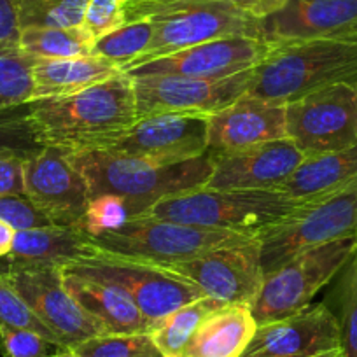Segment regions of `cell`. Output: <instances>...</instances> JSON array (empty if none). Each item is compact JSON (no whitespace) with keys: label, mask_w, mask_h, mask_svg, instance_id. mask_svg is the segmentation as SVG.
I'll list each match as a JSON object with an SVG mask.
<instances>
[{"label":"cell","mask_w":357,"mask_h":357,"mask_svg":"<svg viewBox=\"0 0 357 357\" xmlns=\"http://www.w3.org/2000/svg\"><path fill=\"white\" fill-rule=\"evenodd\" d=\"M37 142L67 154L105 151L137 121L132 79L126 74L67 97L29 102Z\"/></svg>","instance_id":"cell-1"},{"label":"cell","mask_w":357,"mask_h":357,"mask_svg":"<svg viewBox=\"0 0 357 357\" xmlns=\"http://www.w3.org/2000/svg\"><path fill=\"white\" fill-rule=\"evenodd\" d=\"M88 183L91 198L116 195L126 200L132 218L144 214L163 198L197 190L207 184L214 168V154L177 163L146 160L112 151L68 154Z\"/></svg>","instance_id":"cell-2"},{"label":"cell","mask_w":357,"mask_h":357,"mask_svg":"<svg viewBox=\"0 0 357 357\" xmlns=\"http://www.w3.org/2000/svg\"><path fill=\"white\" fill-rule=\"evenodd\" d=\"M335 84L357 88V36L270 43L247 93L287 104Z\"/></svg>","instance_id":"cell-3"},{"label":"cell","mask_w":357,"mask_h":357,"mask_svg":"<svg viewBox=\"0 0 357 357\" xmlns=\"http://www.w3.org/2000/svg\"><path fill=\"white\" fill-rule=\"evenodd\" d=\"M137 20L154 25L149 51L139 61L222 37H263V22L235 0H126V23Z\"/></svg>","instance_id":"cell-4"},{"label":"cell","mask_w":357,"mask_h":357,"mask_svg":"<svg viewBox=\"0 0 357 357\" xmlns=\"http://www.w3.org/2000/svg\"><path fill=\"white\" fill-rule=\"evenodd\" d=\"M279 191L197 188L156 202L140 215L256 236L300 205Z\"/></svg>","instance_id":"cell-5"},{"label":"cell","mask_w":357,"mask_h":357,"mask_svg":"<svg viewBox=\"0 0 357 357\" xmlns=\"http://www.w3.org/2000/svg\"><path fill=\"white\" fill-rule=\"evenodd\" d=\"M61 270L121 287L147 319L149 328L177 308L205 296L186 277L172 272L167 266L104 252L95 247L91 252L72 261Z\"/></svg>","instance_id":"cell-6"},{"label":"cell","mask_w":357,"mask_h":357,"mask_svg":"<svg viewBox=\"0 0 357 357\" xmlns=\"http://www.w3.org/2000/svg\"><path fill=\"white\" fill-rule=\"evenodd\" d=\"M357 249V236L314 247L264 275L250 312L257 326L291 317L312 305L315 294L342 272Z\"/></svg>","instance_id":"cell-7"},{"label":"cell","mask_w":357,"mask_h":357,"mask_svg":"<svg viewBox=\"0 0 357 357\" xmlns=\"http://www.w3.org/2000/svg\"><path fill=\"white\" fill-rule=\"evenodd\" d=\"M357 236V183L340 193L300 205L257 235L264 275L314 247Z\"/></svg>","instance_id":"cell-8"},{"label":"cell","mask_w":357,"mask_h":357,"mask_svg":"<svg viewBox=\"0 0 357 357\" xmlns=\"http://www.w3.org/2000/svg\"><path fill=\"white\" fill-rule=\"evenodd\" d=\"M89 238L95 249L104 252L167 266L191 259L215 247L242 243L254 240L256 236L226 229L202 228L151 215H135L119 228Z\"/></svg>","instance_id":"cell-9"},{"label":"cell","mask_w":357,"mask_h":357,"mask_svg":"<svg viewBox=\"0 0 357 357\" xmlns=\"http://www.w3.org/2000/svg\"><path fill=\"white\" fill-rule=\"evenodd\" d=\"M286 137L303 158L357 144V88L335 84L286 104Z\"/></svg>","instance_id":"cell-10"},{"label":"cell","mask_w":357,"mask_h":357,"mask_svg":"<svg viewBox=\"0 0 357 357\" xmlns=\"http://www.w3.org/2000/svg\"><path fill=\"white\" fill-rule=\"evenodd\" d=\"M252 74L254 68L225 79L178 75L130 77L137 119L156 114L212 116L249 91Z\"/></svg>","instance_id":"cell-11"},{"label":"cell","mask_w":357,"mask_h":357,"mask_svg":"<svg viewBox=\"0 0 357 357\" xmlns=\"http://www.w3.org/2000/svg\"><path fill=\"white\" fill-rule=\"evenodd\" d=\"M4 275L63 350L93 336L107 335L104 326L89 317L70 296L61 268L8 264Z\"/></svg>","instance_id":"cell-12"},{"label":"cell","mask_w":357,"mask_h":357,"mask_svg":"<svg viewBox=\"0 0 357 357\" xmlns=\"http://www.w3.org/2000/svg\"><path fill=\"white\" fill-rule=\"evenodd\" d=\"M205 296L225 305H252L264 280L257 238L215 247L186 261L167 264Z\"/></svg>","instance_id":"cell-13"},{"label":"cell","mask_w":357,"mask_h":357,"mask_svg":"<svg viewBox=\"0 0 357 357\" xmlns=\"http://www.w3.org/2000/svg\"><path fill=\"white\" fill-rule=\"evenodd\" d=\"M270 51L263 37L233 36L195 44L163 56L128 65V77L144 75H178L197 79H225L256 68Z\"/></svg>","instance_id":"cell-14"},{"label":"cell","mask_w":357,"mask_h":357,"mask_svg":"<svg viewBox=\"0 0 357 357\" xmlns=\"http://www.w3.org/2000/svg\"><path fill=\"white\" fill-rule=\"evenodd\" d=\"M25 197L53 225L81 226L88 211V183L67 153L43 147L25 160Z\"/></svg>","instance_id":"cell-15"},{"label":"cell","mask_w":357,"mask_h":357,"mask_svg":"<svg viewBox=\"0 0 357 357\" xmlns=\"http://www.w3.org/2000/svg\"><path fill=\"white\" fill-rule=\"evenodd\" d=\"M105 151L165 163L193 160L208 151V116L156 114L137 119Z\"/></svg>","instance_id":"cell-16"},{"label":"cell","mask_w":357,"mask_h":357,"mask_svg":"<svg viewBox=\"0 0 357 357\" xmlns=\"http://www.w3.org/2000/svg\"><path fill=\"white\" fill-rule=\"evenodd\" d=\"M340 352V324L326 303L257 326L242 357H319Z\"/></svg>","instance_id":"cell-17"},{"label":"cell","mask_w":357,"mask_h":357,"mask_svg":"<svg viewBox=\"0 0 357 357\" xmlns=\"http://www.w3.org/2000/svg\"><path fill=\"white\" fill-rule=\"evenodd\" d=\"M303 160L287 137L235 153L214 154V168L205 188L277 191Z\"/></svg>","instance_id":"cell-18"},{"label":"cell","mask_w":357,"mask_h":357,"mask_svg":"<svg viewBox=\"0 0 357 357\" xmlns=\"http://www.w3.org/2000/svg\"><path fill=\"white\" fill-rule=\"evenodd\" d=\"M286 137V104L245 93L208 116V151L226 154Z\"/></svg>","instance_id":"cell-19"},{"label":"cell","mask_w":357,"mask_h":357,"mask_svg":"<svg viewBox=\"0 0 357 357\" xmlns=\"http://www.w3.org/2000/svg\"><path fill=\"white\" fill-rule=\"evenodd\" d=\"M357 36V0H287L263 20L268 43Z\"/></svg>","instance_id":"cell-20"},{"label":"cell","mask_w":357,"mask_h":357,"mask_svg":"<svg viewBox=\"0 0 357 357\" xmlns=\"http://www.w3.org/2000/svg\"><path fill=\"white\" fill-rule=\"evenodd\" d=\"M63 282L79 307L100 322L107 335H135L149 331V322L132 298L111 282L63 272Z\"/></svg>","instance_id":"cell-21"},{"label":"cell","mask_w":357,"mask_h":357,"mask_svg":"<svg viewBox=\"0 0 357 357\" xmlns=\"http://www.w3.org/2000/svg\"><path fill=\"white\" fill-rule=\"evenodd\" d=\"M91 250L93 243L81 226L47 225L16 229L8 263L13 266L63 268Z\"/></svg>","instance_id":"cell-22"},{"label":"cell","mask_w":357,"mask_h":357,"mask_svg":"<svg viewBox=\"0 0 357 357\" xmlns=\"http://www.w3.org/2000/svg\"><path fill=\"white\" fill-rule=\"evenodd\" d=\"M357 183V144L336 153L305 158L279 193L298 202H315Z\"/></svg>","instance_id":"cell-23"},{"label":"cell","mask_w":357,"mask_h":357,"mask_svg":"<svg viewBox=\"0 0 357 357\" xmlns=\"http://www.w3.org/2000/svg\"><path fill=\"white\" fill-rule=\"evenodd\" d=\"M125 74L123 67L105 58L77 56L60 58V60H46L37 58L32 68L33 98L67 97L79 93L95 84L109 81L112 77Z\"/></svg>","instance_id":"cell-24"},{"label":"cell","mask_w":357,"mask_h":357,"mask_svg":"<svg viewBox=\"0 0 357 357\" xmlns=\"http://www.w3.org/2000/svg\"><path fill=\"white\" fill-rule=\"evenodd\" d=\"M256 329L249 305H222L204 319L178 357H242Z\"/></svg>","instance_id":"cell-25"},{"label":"cell","mask_w":357,"mask_h":357,"mask_svg":"<svg viewBox=\"0 0 357 357\" xmlns=\"http://www.w3.org/2000/svg\"><path fill=\"white\" fill-rule=\"evenodd\" d=\"M222 305L225 303L214 300V298L204 296L177 308L167 317L151 324L147 333L153 338L154 345L163 354V357H178L186 349L190 340L193 338L197 329L200 328L204 319Z\"/></svg>","instance_id":"cell-26"},{"label":"cell","mask_w":357,"mask_h":357,"mask_svg":"<svg viewBox=\"0 0 357 357\" xmlns=\"http://www.w3.org/2000/svg\"><path fill=\"white\" fill-rule=\"evenodd\" d=\"M93 40L81 26L74 29H50L36 26L20 32V50L36 58L60 60V58L89 56Z\"/></svg>","instance_id":"cell-27"},{"label":"cell","mask_w":357,"mask_h":357,"mask_svg":"<svg viewBox=\"0 0 357 357\" xmlns=\"http://www.w3.org/2000/svg\"><path fill=\"white\" fill-rule=\"evenodd\" d=\"M154 37V25L151 20H137L119 26L114 32L95 40L91 54L114 61L125 70L146 56Z\"/></svg>","instance_id":"cell-28"},{"label":"cell","mask_w":357,"mask_h":357,"mask_svg":"<svg viewBox=\"0 0 357 357\" xmlns=\"http://www.w3.org/2000/svg\"><path fill=\"white\" fill-rule=\"evenodd\" d=\"M88 0H16L20 29L81 26Z\"/></svg>","instance_id":"cell-29"},{"label":"cell","mask_w":357,"mask_h":357,"mask_svg":"<svg viewBox=\"0 0 357 357\" xmlns=\"http://www.w3.org/2000/svg\"><path fill=\"white\" fill-rule=\"evenodd\" d=\"M36 56L18 50L0 53V109L18 107L32 102V68Z\"/></svg>","instance_id":"cell-30"},{"label":"cell","mask_w":357,"mask_h":357,"mask_svg":"<svg viewBox=\"0 0 357 357\" xmlns=\"http://www.w3.org/2000/svg\"><path fill=\"white\" fill-rule=\"evenodd\" d=\"M336 287L340 312V357H357V249L350 256Z\"/></svg>","instance_id":"cell-31"},{"label":"cell","mask_w":357,"mask_h":357,"mask_svg":"<svg viewBox=\"0 0 357 357\" xmlns=\"http://www.w3.org/2000/svg\"><path fill=\"white\" fill-rule=\"evenodd\" d=\"M68 350L74 357H163L149 333L93 336Z\"/></svg>","instance_id":"cell-32"},{"label":"cell","mask_w":357,"mask_h":357,"mask_svg":"<svg viewBox=\"0 0 357 357\" xmlns=\"http://www.w3.org/2000/svg\"><path fill=\"white\" fill-rule=\"evenodd\" d=\"M43 149L36 139L29 118V104L0 109V153H13L26 158Z\"/></svg>","instance_id":"cell-33"},{"label":"cell","mask_w":357,"mask_h":357,"mask_svg":"<svg viewBox=\"0 0 357 357\" xmlns=\"http://www.w3.org/2000/svg\"><path fill=\"white\" fill-rule=\"evenodd\" d=\"M128 219H132V211L126 200L116 195H98L89 200L81 228L89 236H97L119 228Z\"/></svg>","instance_id":"cell-34"},{"label":"cell","mask_w":357,"mask_h":357,"mask_svg":"<svg viewBox=\"0 0 357 357\" xmlns=\"http://www.w3.org/2000/svg\"><path fill=\"white\" fill-rule=\"evenodd\" d=\"M0 324L32 329L46 340H50L51 343H54L58 349H61L56 336L37 319V315L30 310L29 305L16 293V289L11 286L4 273H0Z\"/></svg>","instance_id":"cell-35"},{"label":"cell","mask_w":357,"mask_h":357,"mask_svg":"<svg viewBox=\"0 0 357 357\" xmlns=\"http://www.w3.org/2000/svg\"><path fill=\"white\" fill-rule=\"evenodd\" d=\"M54 343L32 329L0 324V356L2 357H47L58 352Z\"/></svg>","instance_id":"cell-36"},{"label":"cell","mask_w":357,"mask_h":357,"mask_svg":"<svg viewBox=\"0 0 357 357\" xmlns=\"http://www.w3.org/2000/svg\"><path fill=\"white\" fill-rule=\"evenodd\" d=\"M125 23L126 0H88L81 29L95 43Z\"/></svg>","instance_id":"cell-37"},{"label":"cell","mask_w":357,"mask_h":357,"mask_svg":"<svg viewBox=\"0 0 357 357\" xmlns=\"http://www.w3.org/2000/svg\"><path fill=\"white\" fill-rule=\"evenodd\" d=\"M0 219L9 222L15 229L53 225L33 207V204L26 197H0Z\"/></svg>","instance_id":"cell-38"},{"label":"cell","mask_w":357,"mask_h":357,"mask_svg":"<svg viewBox=\"0 0 357 357\" xmlns=\"http://www.w3.org/2000/svg\"><path fill=\"white\" fill-rule=\"evenodd\" d=\"M25 160L13 153H0V197H25Z\"/></svg>","instance_id":"cell-39"},{"label":"cell","mask_w":357,"mask_h":357,"mask_svg":"<svg viewBox=\"0 0 357 357\" xmlns=\"http://www.w3.org/2000/svg\"><path fill=\"white\" fill-rule=\"evenodd\" d=\"M20 32L16 0H0V53L18 50Z\"/></svg>","instance_id":"cell-40"},{"label":"cell","mask_w":357,"mask_h":357,"mask_svg":"<svg viewBox=\"0 0 357 357\" xmlns=\"http://www.w3.org/2000/svg\"><path fill=\"white\" fill-rule=\"evenodd\" d=\"M236 4L242 9L249 11L250 15L259 18L263 22L264 18L272 16L273 13L280 11L287 0H235Z\"/></svg>","instance_id":"cell-41"},{"label":"cell","mask_w":357,"mask_h":357,"mask_svg":"<svg viewBox=\"0 0 357 357\" xmlns=\"http://www.w3.org/2000/svg\"><path fill=\"white\" fill-rule=\"evenodd\" d=\"M16 229L9 222L0 219V257H8L15 243Z\"/></svg>","instance_id":"cell-42"},{"label":"cell","mask_w":357,"mask_h":357,"mask_svg":"<svg viewBox=\"0 0 357 357\" xmlns=\"http://www.w3.org/2000/svg\"><path fill=\"white\" fill-rule=\"evenodd\" d=\"M70 350H58V352H54L53 356H47V357H70Z\"/></svg>","instance_id":"cell-43"},{"label":"cell","mask_w":357,"mask_h":357,"mask_svg":"<svg viewBox=\"0 0 357 357\" xmlns=\"http://www.w3.org/2000/svg\"><path fill=\"white\" fill-rule=\"evenodd\" d=\"M319 357H340V352H336V354H326V356H319Z\"/></svg>","instance_id":"cell-44"},{"label":"cell","mask_w":357,"mask_h":357,"mask_svg":"<svg viewBox=\"0 0 357 357\" xmlns=\"http://www.w3.org/2000/svg\"><path fill=\"white\" fill-rule=\"evenodd\" d=\"M70 354H72V352H70ZM70 357H74V356H70Z\"/></svg>","instance_id":"cell-45"}]
</instances>
